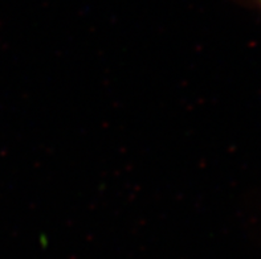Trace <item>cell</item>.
Here are the masks:
<instances>
[{"mask_svg":"<svg viewBox=\"0 0 261 259\" xmlns=\"http://www.w3.org/2000/svg\"><path fill=\"white\" fill-rule=\"evenodd\" d=\"M260 3H261V0H260Z\"/></svg>","mask_w":261,"mask_h":259,"instance_id":"1","label":"cell"}]
</instances>
